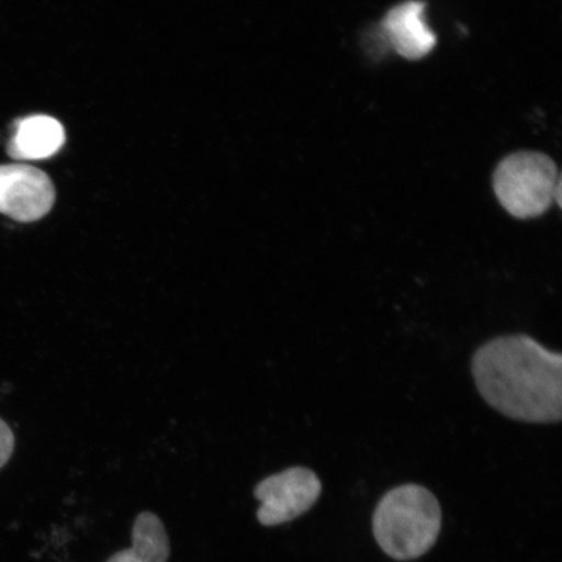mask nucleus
Listing matches in <instances>:
<instances>
[{
	"label": "nucleus",
	"mask_w": 562,
	"mask_h": 562,
	"mask_svg": "<svg viewBox=\"0 0 562 562\" xmlns=\"http://www.w3.org/2000/svg\"><path fill=\"white\" fill-rule=\"evenodd\" d=\"M426 4L411 0L393 7L383 21L384 32L396 53L409 60L424 58L437 45V35L425 23Z\"/></svg>",
	"instance_id": "423d86ee"
},
{
	"label": "nucleus",
	"mask_w": 562,
	"mask_h": 562,
	"mask_svg": "<svg viewBox=\"0 0 562 562\" xmlns=\"http://www.w3.org/2000/svg\"><path fill=\"white\" fill-rule=\"evenodd\" d=\"M477 392L492 409L525 424L562 417V356L527 335L501 336L475 351Z\"/></svg>",
	"instance_id": "f257e3e1"
},
{
	"label": "nucleus",
	"mask_w": 562,
	"mask_h": 562,
	"mask_svg": "<svg viewBox=\"0 0 562 562\" xmlns=\"http://www.w3.org/2000/svg\"><path fill=\"white\" fill-rule=\"evenodd\" d=\"M65 140V128L56 119L31 116L16 125L9 143V154L20 160L46 159L58 153Z\"/></svg>",
	"instance_id": "0eeeda50"
},
{
	"label": "nucleus",
	"mask_w": 562,
	"mask_h": 562,
	"mask_svg": "<svg viewBox=\"0 0 562 562\" xmlns=\"http://www.w3.org/2000/svg\"><path fill=\"white\" fill-rule=\"evenodd\" d=\"M440 529L438 498L419 484H404L386 492L372 517L379 547L398 561L424 557L437 542Z\"/></svg>",
	"instance_id": "f03ea898"
},
{
	"label": "nucleus",
	"mask_w": 562,
	"mask_h": 562,
	"mask_svg": "<svg viewBox=\"0 0 562 562\" xmlns=\"http://www.w3.org/2000/svg\"><path fill=\"white\" fill-rule=\"evenodd\" d=\"M48 176L26 165L0 166V213L21 223L42 220L55 203Z\"/></svg>",
	"instance_id": "39448f33"
},
{
	"label": "nucleus",
	"mask_w": 562,
	"mask_h": 562,
	"mask_svg": "<svg viewBox=\"0 0 562 562\" xmlns=\"http://www.w3.org/2000/svg\"><path fill=\"white\" fill-rule=\"evenodd\" d=\"M13 447H15V438H13L11 428L0 419V469L11 459Z\"/></svg>",
	"instance_id": "1a4fd4ad"
},
{
	"label": "nucleus",
	"mask_w": 562,
	"mask_h": 562,
	"mask_svg": "<svg viewBox=\"0 0 562 562\" xmlns=\"http://www.w3.org/2000/svg\"><path fill=\"white\" fill-rule=\"evenodd\" d=\"M494 189L498 202L517 220L543 215L553 201L561 206V179L554 161L544 154L522 151L496 168Z\"/></svg>",
	"instance_id": "7ed1b4c3"
},
{
	"label": "nucleus",
	"mask_w": 562,
	"mask_h": 562,
	"mask_svg": "<svg viewBox=\"0 0 562 562\" xmlns=\"http://www.w3.org/2000/svg\"><path fill=\"white\" fill-rule=\"evenodd\" d=\"M170 539L166 527L151 512L139 513L132 529V547L111 557L108 562H167Z\"/></svg>",
	"instance_id": "6e6552de"
},
{
	"label": "nucleus",
	"mask_w": 562,
	"mask_h": 562,
	"mask_svg": "<svg viewBox=\"0 0 562 562\" xmlns=\"http://www.w3.org/2000/svg\"><path fill=\"white\" fill-rule=\"evenodd\" d=\"M322 483L313 470L302 467L267 476L255 488V496L261 503L257 510L259 524L278 526L305 515L318 502Z\"/></svg>",
	"instance_id": "20e7f679"
}]
</instances>
